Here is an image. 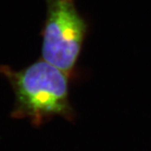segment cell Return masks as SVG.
<instances>
[{"instance_id":"obj_1","label":"cell","mask_w":151,"mask_h":151,"mask_svg":"<svg viewBox=\"0 0 151 151\" xmlns=\"http://www.w3.org/2000/svg\"><path fill=\"white\" fill-rule=\"evenodd\" d=\"M0 74L10 83L14 92L11 113L14 119H27L40 126L55 116L71 117L68 76L43 59L20 70L0 65Z\"/></svg>"},{"instance_id":"obj_2","label":"cell","mask_w":151,"mask_h":151,"mask_svg":"<svg viewBox=\"0 0 151 151\" xmlns=\"http://www.w3.org/2000/svg\"><path fill=\"white\" fill-rule=\"evenodd\" d=\"M47 14L41 35L42 59L70 76L87 31L74 0H46Z\"/></svg>"}]
</instances>
